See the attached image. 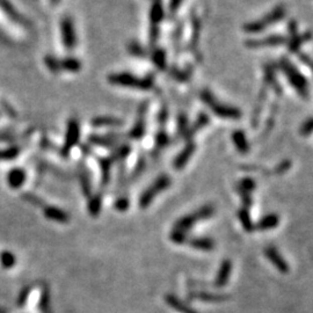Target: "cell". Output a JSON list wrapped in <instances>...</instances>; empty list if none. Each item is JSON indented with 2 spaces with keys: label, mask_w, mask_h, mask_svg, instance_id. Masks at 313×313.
<instances>
[{
  "label": "cell",
  "mask_w": 313,
  "mask_h": 313,
  "mask_svg": "<svg viewBox=\"0 0 313 313\" xmlns=\"http://www.w3.org/2000/svg\"><path fill=\"white\" fill-rule=\"evenodd\" d=\"M189 246L200 251H212L215 248V242L211 238H193L188 240Z\"/></svg>",
  "instance_id": "23"
},
{
  "label": "cell",
  "mask_w": 313,
  "mask_h": 313,
  "mask_svg": "<svg viewBox=\"0 0 313 313\" xmlns=\"http://www.w3.org/2000/svg\"><path fill=\"white\" fill-rule=\"evenodd\" d=\"M129 208V200L127 197H120L115 202V209L118 211H125Z\"/></svg>",
  "instance_id": "36"
},
{
  "label": "cell",
  "mask_w": 313,
  "mask_h": 313,
  "mask_svg": "<svg viewBox=\"0 0 313 313\" xmlns=\"http://www.w3.org/2000/svg\"><path fill=\"white\" fill-rule=\"evenodd\" d=\"M173 77L175 79H178L179 82H185V80H187L189 78V72L188 71H179V70H175L174 71V74Z\"/></svg>",
  "instance_id": "38"
},
{
  "label": "cell",
  "mask_w": 313,
  "mask_h": 313,
  "mask_svg": "<svg viewBox=\"0 0 313 313\" xmlns=\"http://www.w3.org/2000/svg\"><path fill=\"white\" fill-rule=\"evenodd\" d=\"M280 224V217L276 213H269L259 220V222L254 225V230L258 231H267L272 230V228L277 227Z\"/></svg>",
  "instance_id": "17"
},
{
  "label": "cell",
  "mask_w": 313,
  "mask_h": 313,
  "mask_svg": "<svg viewBox=\"0 0 313 313\" xmlns=\"http://www.w3.org/2000/svg\"><path fill=\"white\" fill-rule=\"evenodd\" d=\"M291 165H292L291 162H289V160H283V162H281L273 170V174H276V175L284 174L285 172H288L290 170V167H291Z\"/></svg>",
  "instance_id": "33"
},
{
  "label": "cell",
  "mask_w": 313,
  "mask_h": 313,
  "mask_svg": "<svg viewBox=\"0 0 313 313\" xmlns=\"http://www.w3.org/2000/svg\"><path fill=\"white\" fill-rule=\"evenodd\" d=\"M280 67L281 70L284 72L285 77H287L291 87H293V89L297 91V93H298L301 98L306 99L308 97V84L304 75L298 71V68L293 65L289 59L285 58V57H283V58L280 60Z\"/></svg>",
  "instance_id": "2"
},
{
  "label": "cell",
  "mask_w": 313,
  "mask_h": 313,
  "mask_svg": "<svg viewBox=\"0 0 313 313\" xmlns=\"http://www.w3.org/2000/svg\"><path fill=\"white\" fill-rule=\"evenodd\" d=\"M109 82L114 85L122 87H130V89L147 91L151 90L154 85L152 78H139L130 73H114L109 75Z\"/></svg>",
  "instance_id": "4"
},
{
  "label": "cell",
  "mask_w": 313,
  "mask_h": 313,
  "mask_svg": "<svg viewBox=\"0 0 313 313\" xmlns=\"http://www.w3.org/2000/svg\"><path fill=\"white\" fill-rule=\"evenodd\" d=\"M43 213L48 219L53 220L57 223H67L70 217L64 210L53 207V205H47L43 207Z\"/></svg>",
  "instance_id": "15"
},
{
  "label": "cell",
  "mask_w": 313,
  "mask_h": 313,
  "mask_svg": "<svg viewBox=\"0 0 313 313\" xmlns=\"http://www.w3.org/2000/svg\"><path fill=\"white\" fill-rule=\"evenodd\" d=\"M265 255L267 259L276 267V269L282 274H287L289 272V265L285 261V259L282 257L280 252L277 251V248L274 246H267L265 248Z\"/></svg>",
  "instance_id": "9"
},
{
  "label": "cell",
  "mask_w": 313,
  "mask_h": 313,
  "mask_svg": "<svg viewBox=\"0 0 313 313\" xmlns=\"http://www.w3.org/2000/svg\"><path fill=\"white\" fill-rule=\"evenodd\" d=\"M189 297L193 299L208 301V303H219V301H224L228 298V296L226 295H217V293H210L205 291L192 292Z\"/></svg>",
  "instance_id": "20"
},
{
  "label": "cell",
  "mask_w": 313,
  "mask_h": 313,
  "mask_svg": "<svg viewBox=\"0 0 313 313\" xmlns=\"http://www.w3.org/2000/svg\"><path fill=\"white\" fill-rule=\"evenodd\" d=\"M288 42V37L282 35H269L260 40H251L246 42V45L251 49H259L263 47H277Z\"/></svg>",
  "instance_id": "8"
},
{
  "label": "cell",
  "mask_w": 313,
  "mask_h": 313,
  "mask_svg": "<svg viewBox=\"0 0 313 313\" xmlns=\"http://www.w3.org/2000/svg\"><path fill=\"white\" fill-rule=\"evenodd\" d=\"M120 122H118L116 118L113 117H97L93 121V125H97V127H114V125H118Z\"/></svg>",
  "instance_id": "30"
},
{
  "label": "cell",
  "mask_w": 313,
  "mask_h": 313,
  "mask_svg": "<svg viewBox=\"0 0 313 313\" xmlns=\"http://www.w3.org/2000/svg\"><path fill=\"white\" fill-rule=\"evenodd\" d=\"M171 186V178L169 175L163 174L155 179V181L151 186L147 187L146 190H144L139 197V207L142 209H146L152 203L155 196L159 193L166 190Z\"/></svg>",
  "instance_id": "6"
},
{
  "label": "cell",
  "mask_w": 313,
  "mask_h": 313,
  "mask_svg": "<svg viewBox=\"0 0 313 313\" xmlns=\"http://www.w3.org/2000/svg\"><path fill=\"white\" fill-rule=\"evenodd\" d=\"M60 27H62L63 43L68 50H72L75 45V33L72 20L70 18H64L62 20V24H60Z\"/></svg>",
  "instance_id": "11"
},
{
  "label": "cell",
  "mask_w": 313,
  "mask_h": 313,
  "mask_svg": "<svg viewBox=\"0 0 313 313\" xmlns=\"http://www.w3.org/2000/svg\"><path fill=\"white\" fill-rule=\"evenodd\" d=\"M213 213H215V208H213L212 205H204V207H202L201 209L196 210L195 212L190 213V215H187L179 219L178 222L175 223L174 230L187 232L197 222H200V220H204L210 218V217H212Z\"/></svg>",
  "instance_id": "5"
},
{
  "label": "cell",
  "mask_w": 313,
  "mask_h": 313,
  "mask_svg": "<svg viewBox=\"0 0 313 313\" xmlns=\"http://www.w3.org/2000/svg\"><path fill=\"white\" fill-rule=\"evenodd\" d=\"M24 197L26 201L29 202V203H33L35 205H43V201H42L40 197L33 195V194H26V195H24Z\"/></svg>",
  "instance_id": "37"
},
{
  "label": "cell",
  "mask_w": 313,
  "mask_h": 313,
  "mask_svg": "<svg viewBox=\"0 0 313 313\" xmlns=\"http://www.w3.org/2000/svg\"><path fill=\"white\" fill-rule=\"evenodd\" d=\"M0 263L5 269H11L17 263V258L10 251H3L0 254Z\"/></svg>",
  "instance_id": "26"
},
{
  "label": "cell",
  "mask_w": 313,
  "mask_h": 313,
  "mask_svg": "<svg viewBox=\"0 0 313 313\" xmlns=\"http://www.w3.org/2000/svg\"><path fill=\"white\" fill-rule=\"evenodd\" d=\"M164 18V5L163 0H153L150 10V41L151 43H155L159 36V24Z\"/></svg>",
  "instance_id": "7"
},
{
  "label": "cell",
  "mask_w": 313,
  "mask_h": 313,
  "mask_svg": "<svg viewBox=\"0 0 313 313\" xmlns=\"http://www.w3.org/2000/svg\"><path fill=\"white\" fill-rule=\"evenodd\" d=\"M200 98L216 116L225 118V120H239L242 117V112L238 108L233 106L225 105L219 100H217V98L209 90L202 91L200 93Z\"/></svg>",
  "instance_id": "1"
},
{
  "label": "cell",
  "mask_w": 313,
  "mask_h": 313,
  "mask_svg": "<svg viewBox=\"0 0 313 313\" xmlns=\"http://www.w3.org/2000/svg\"><path fill=\"white\" fill-rule=\"evenodd\" d=\"M170 238H171L172 242L178 244V245H183V244L188 242V237H187L186 232H181V231H178V230L172 231Z\"/></svg>",
  "instance_id": "32"
},
{
  "label": "cell",
  "mask_w": 313,
  "mask_h": 313,
  "mask_svg": "<svg viewBox=\"0 0 313 313\" xmlns=\"http://www.w3.org/2000/svg\"><path fill=\"white\" fill-rule=\"evenodd\" d=\"M299 57H300L301 62H303L306 66H308V68H310V70L312 71V73H313V60L308 56L304 55V53H301Z\"/></svg>",
  "instance_id": "39"
},
{
  "label": "cell",
  "mask_w": 313,
  "mask_h": 313,
  "mask_svg": "<svg viewBox=\"0 0 313 313\" xmlns=\"http://www.w3.org/2000/svg\"><path fill=\"white\" fill-rule=\"evenodd\" d=\"M101 210V197L100 196H94L90 197L89 202V211L92 216H97L99 215Z\"/></svg>",
  "instance_id": "29"
},
{
  "label": "cell",
  "mask_w": 313,
  "mask_h": 313,
  "mask_svg": "<svg viewBox=\"0 0 313 313\" xmlns=\"http://www.w3.org/2000/svg\"><path fill=\"white\" fill-rule=\"evenodd\" d=\"M257 187V182L251 178H244L238 185H237V190H238L239 195L242 194H251Z\"/></svg>",
  "instance_id": "24"
},
{
  "label": "cell",
  "mask_w": 313,
  "mask_h": 313,
  "mask_svg": "<svg viewBox=\"0 0 313 313\" xmlns=\"http://www.w3.org/2000/svg\"><path fill=\"white\" fill-rule=\"evenodd\" d=\"M144 116H145V112L140 113V116L138 118V121H137V123L135 124V127H133L132 130L130 131V136L132 137V138L138 139L145 133L144 132L145 131V120H144Z\"/></svg>",
  "instance_id": "27"
},
{
  "label": "cell",
  "mask_w": 313,
  "mask_h": 313,
  "mask_svg": "<svg viewBox=\"0 0 313 313\" xmlns=\"http://www.w3.org/2000/svg\"><path fill=\"white\" fill-rule=\"evenodd\" d=\"M153 60L154 64L160 70H164L166 67V53L164 50H155L153 52Z\"/></svg>",
  "instance_id": "31"
},
{
  "label": "cell",
  "mask_w": 313,
  "mask_h": 313,
  "mask_svg": "<svg viewBox=\"0 0 313 313\" xmlns=\"http://www.w3.org/2000/svg\"><path fill=\"white\" fill-rule=\"evenodd\" d=\"M299 133L301 136H308L313 133V117L308 118V120L304 122L299 129Z\"/></svg>",
  "instance_id": "34"
},
{
  "label": "cell",
  "mask_w": 313,
  "mask_h": 313,
  "mask_svg": "<svg viewBox=\"0 0 313 313\" xmlns=\"http://www.w3.org/2000/svg\"><path fill=\"white\" fill-rule=\"evenodd\" d=\"M312 40V33L310 32H306L304 34H301V35H297L292 36V37H289L288 39V48H289V51L295 53V52H298L299 49L301 48V45H304L306 42L311 41Z\"/></svg>",
  "instance_id": "16"
},
{
  "label": "cell",
  "mask_w": 313,
  "mask_h": 313,
  "mask_svg": "<svg viewBox=\"0 0 313 313\" xmlns=\"http://www.w3.org/2000/svg\"><path fill=\"white\" fill-rule=\"evenodd\" d=\"M195 150H196L195 143H193V142L187 143L186 146L183 147V150L177 156H175V160L173 163L174 169L178 170V171L182 170L183 167H185L187 164H188V162L190 160V158L193 156V154L195 153Z\"/></svg>",
  "instance_id": "13"
},
{
  "label": "cell",
  "mask_w": 313,
  "mask_h": 313,
  "mask_svg": "<svg viewBox=\"0 0 313 313\" xmlns=\"http://www.w3.org/2000/svg\"><path fill=\"white\" fill-rule=\"evenodd\" d=\"M231 272H232V262L230 260H224L220 265L218 273H217V276L215 278V287L217 288H223L225 285L227 284L228 280H230L231 276Z\"/></svg>",
  "instance_id": "14"
},
{
  "label": "cell",
  "mask_w": 313,
  "mask_h": 313,
  "mask_svg": "<svg viewBox=\"0 0 313 313\" xmlns=\"http://www.w3.org/2000/svg\"><path fill=\"white\" fill-rule=\"evenodd\" d=\"M183 0H171L170 3V11L171 13H175L177 11L179 10V7H180V5L182 4Z\"/></svg>",
  "instance_id": "40"
},
{
  "label": "cell",
  "mask_w": 313,
  "mask_h": 313,
  "mask_svg": "<svg viewBox=\"0 0 313 313\" xmlns=\"http://www.w3.org/2000/svg\"><path fill=\"white\" fill-rule=\"evenodd\" d=\"M238 218L240 220V223H242L243 227L245 228L247 232L254 231V224H253V222H252L250 212H248V209H245V208L240 209L238 211Z\"/></svg>",
  "instance_id": "25"
},
{
  "label": "cell",
  "mask_w": 313,
  "mask_h": 313,
  "mask_svg": "<svg viewBox=\"0 0 313 313\" xmlns=\"http://www.w3.org/2000/svg\"><path fill=\"white\" fill-rule=\"evenodd\" d=\"M170 143V139L169 137H167V135L165 132H162L160 131L158 133V136H156V139H155V145H156V148H163L165 147L167 144Z\"/></svg>",
  "instance_id": "35"
},
{
  "label": "cell",
  "mask_w": 313,
  "mask_h": 313,
  "mask_svg": "<svg viewBox=\"0 0 313 313\" xmlns=\"http://www.w3.org/2000/svg\"><path fill=\"white\" fill-rule=\"evenodd\" d=\"M232 142L240 153L246 154L250 151V143L247 140V136L243 130H234L232 133Z\"/></svg>",
  "instance_id": "19"
},
{
  "label": "cell",
  "mask_w": 313,
  "mask_h": 313,
  "mask_svg": "<svg viewBox=\"0 0 313 313\" xmlns=\"http://www.w3.org/2000/svg\"><path fill=\"white\" fill-rule=\"evenodd\" d=\"M165 299H166V303L169 304L172 308H174L175 311H178L179 313H197L194 310H192L188 305H186L183 301L179 299L177 296L167 295Z\"/></svg>",
  "instance_id": "22"
},
{
  "label": "cell",
  "mask_w": 313,
  "mask_h": 313,
  "mask_svg": "<svg viewBox=\"0 0 313 313\" xmlns=\"http://www.w3.org/2000/svg\"><path fill=\"white\" fill-rule=\"evenodd\" d=\"M287 15V10H285L284 6H276L274 10L270 11V12L259 19V20L248 22L245 26H244V32L250 33V34H255V33H261L262 30H265L267 28H269L270 26H273L275 24H277L278 21H281L282 19L285 18Z\"/></svg>",
  "instance_id": "3"
},
{
  "label": "cell",
  "mask_w": 313,
  "mask_h": 313,
  "mask_svg": "<svg viewBox=\"0 0 313 313\" xmlns=\"http://www.w3.org/2000/svg\"><path fill=\"white\" fill-rule=\"evenodd\" d=\"M79 136H80V130H79L78 122L75 120H71L70 122H68L66 137H65V145H64V147H63L64 154H67L68 151H70L71 148L77 144Z\"/></svg>",
  "instance_id": "12"
},
{
  "label": "cell",
  "mask_w": 313,
  "mask_h": 313,
  "mask_svg": "<svg viewBox=\"0 0 313 313\" xmlns=\"http://www.w3.org/2000/svg\"><path fill=\"white\" fill-rule=\"evenodd\" d=\"M209 122H210V117L207 115V114L201 113L200 115L197 116L196 121L192 124V127L188 128V130L186 131L185 136L187 137V138H189V137L194 136L198 130H201L202 128H204L205 125H208Z\"/></svg>",
  "instance_id": "21"
},
{
  "label": "cell",
  "mask_w": 313,
  "mask_h": 313,
  "mask_svg": "<svg viewBox=\"0 0 313 313\" xmlns=\"http://www.w3.org/2000/svg\"><path fill=\"white\" fill-rule=\"evenodd\" d=\"M7 182L12 189H19L26 182V172L22 169H13L7 175Z\"/></svg>",
  "instance_id": "18"
},
{
  "label": "cell",
  "mask_w": 313,
  "mask_h": 313,
  "mask_svg": "<svg viewBox=\"0 0 313 313\" xmlns=\"http://www.w3.org/2000/svg\"><path fill=\"white\" fill-rule=\"evenodd\" d=\"M20 153V148L18 146H11L9 148H5V150H0V160H12Z\"/></svg>",
  "instance_id": "28"
},
{
  "label": "cell",
  "mask_w": 313,
  "mask_h": 313,
  "mask_svg": "<svg viewBox=\"0 0 313 313\" xmlns=\"http://www.w3.org/2000/svg\"><path fill=\"white\" fill-rule=\"evenodd\" d=\"M47 65L52 71L65 70L70 72H77L80 70V62L74 58H67L63 60H56L55 58H48Z\"/></svg>",
  "instance_id": "10"
}]
</instances>
